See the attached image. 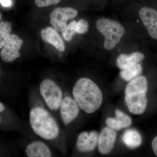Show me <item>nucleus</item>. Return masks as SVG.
I'll return each instance as SVG.
<instances>
[{"label": "nucleus", "instance_id": "obj_21", "mask_svg": "<svg viewBox=\"0 0 157 157\" xmlns=\"http://www.w3.org/2000/svg\"><path fill=\"white\" fill-rule=\"evenodd\" d=\"M77 33L83 34L87 33L89 30L88 23L85 20L82 19L76 22Z\"/></svg>", "mask_w": 157, "mask_h": 157}, {"label": "nucleus", "instance_id": "obj_2", "mask_svg": "<svg viewBox=\"0 0 157 157\" xmlns=\"http://www.w3.org/2000/svg\"><path fill=\"white\" fill-rule=\"evenodd\" d=\"M30 123L34 132L46 140L56 139L59 134V128L54 118L44 108L36 107L31 109Z\"/></svg>", "mask_w": 157, "mask_h": 157}, {"label": "nucleus", "instance_id": "obj_10", "mask_svg": "<svg viewBox=\"0 0 157 157\" xmlns=\"http://www.w3.org/2000/svg\"><path fill=\"white\" fill-rule=\"evenodd\" d=\"M117 133L110 128H104L101 131L98 140V150L102 155H107L112 150L116 140Z\"/></svg>", "mask_w": 157, "mask_h": 157}, {"label": "nucleus", "instance_id": "obj_1", "mask_svg": "<svg viewBox=\"0 0 157 157\" xmlns=\"http://www.w3.org/2000/svg\"><path fill=\"white\" fill-rule=\"evenodd\" d=\"M73 94L79 108L87 113L97 111L103 102V94L100 88L88 78H81L77 80Z\"/></svg>", "mask_w": 157, "mask_h": 157}, {"label": "nucleus", "instance_id": "obj_24", "mask_svg": "<svg viewBox=\"0 0 157 157\" xmlns=\"http://www.w3.org/2000/svg\"><path fill=\"white\" fill-rule=\"evenodd\" d=\"M0 3L5 7H9L11 5V0H0Z\"/></svg>", "mask_w": 157, "mask_h": 157}, {"label": "nucleus", "instance_id": "obj_9", "mask_svg": "<svg viewBox=\"0 0 157 157\" xmlns=\"http://www.w3.org/2000/svg\"><path fill=\"white\" fill-rule=\"evenodd\" d=\"M139 15L150 36L157 39V11L144 7L140 9Z\"/></svg>", "mask_w": 157, "mask_h": 157}, {"label": "nucleus", "instance_id": "obj_7", "mask_svg": "<svg viewBox=\"0 0 157 157\" xmlns=\"http://www.w3.org/2000/svg\"><path fill=\"white\" fill-rule=\"evenodd\" d=\"M125 101L129 111L135 115H140L145 111L147 106L146 93H137L126 95Z\"/></svg>", "mask_w": 157, "mask_h": 157}, {"label": "nucleus", "instance_id": "obj_8", "mask_svg": "<svg viewBox=\"0 0 157 157\" xmlns=\"http://www.w3.org/2000/svg\"><path fill=\"white\" fill-rule=\"evenodd\" d=\"M60 108L61 116L65 126L73 122L79 113V106L75 99L71 97H66L62 100Z\"/></svg>", "mask_w": 157, "mask_h": 157}, {"label": "nucleus", "instance_id": "obj_15", "mask_svg": "<svg viewBox=\"0 0 157 157\" xmlns=\"http://www.w3.org/2000/svg\"><path fill=\"white\" fill-rule=\"evenodd\" d=\"M144 59V55L140 52H135L130 55L121 54L117 59L116 65L118 67L124 70L139 63Z\"/></svg>", "mask_w": 157, "mask_h": 157}, {"label": "nucleus", "instance_id": "obj_13", "mask_svg": "<svg viewBox=\"0 0 157 157\" xmlns=\"http://www.w3.org/2000/svg\"><path fill=\"white\" fill-rule=\"evenodd\" d=\"M115 117H108L106 121V123L109 128L115 131H120L131 125L132 120L128 115L119 109L115 111Z\"/></svg>", "mask_w": 157, "mask_h": 157}, {"label": "nucleus", "instance_id": "obj_11", "mask_svg": "<svg viewBox=\"0 0 157 157\" xmlns=\"http://www.w3.org/2000/svg\"><path fill=\"white\" fill-rule=\"evenodd\" d=\"M99 135L96 131L90 133L81 132L77 138L76 147L78 151L81 152H88L93 151L98 145Z\"/></svg>", "mask_w": 157, "mask_h": 157}, {"label": "nucleus", "instance_id": "obj_26", "mask_svg": "<svg viewBox=\"0 0 157 157\" xmlns=\"http://www.w3.org/2000/svg\"><path fill=\"white\" fill-rule=\"evenodd\" d=\"M0 75H1V71H0Z\"/></svg>", "mask_w": 157, "mask_h": 157}, {"label": "nucleus", "instance_id": "obj_23", "mask_svg": "<svg viewBox=\"0 0 157 157\" xmlns=\"http://www.w3.org/2000/svg\"><path fill=\"white\" fill-rule=\"evenodd\" d=\"M152 147L155 155L157 156V136L155 137L152 140Z\"/></svg>", "mask_w": 157, "mask_h": 157}, {"label": "nucleus", "instance_id": "obj_22", "mask_svg": "<svg viewBox=\"0 0 157 157\" xmlns=\"http://www.w3.org/2000/svg\"><path fill=\"white\" fill-rule=\"evenodd\" d=\"M61 1V0H35V2L38 7L43 8L56 5L59 3Z\"/></svg>", "mask_w": 157, "mask_h": 157}, {"label": "nucleus", "instance_id": "obj_14", "mask_svg": "<svg viewBox=\"0 0 157 157\" xmlns=\"http://www.w3.org/2000/svg\"><path fill=\"white\" fill-rule=\"evenodd\" d=\"M26 154L29 157H50L52 153L50 149L42 141H35L26 146Z\"/></svg>", "mask_w": 157, "mask_h": 157}, {"label": "nucleus", "instance_id": "obj_20", "mask_svg": "<svg viewBox=\"0 0 157 157\" xmlns=\"http://www.w3.org/2000/svg\"><path fill=\"white\" fill-rule=\"evenodd\" d=\"M76 21H73L69 24L67 29L63 32V36L64 39L67 42H70L72 40L73 36L76 32Z\"/></svg>", "mask_w": 157, "mask_h": 157}, {"label": "nucleus", "instance_id": "obj_17", "mask_svg": "<svg viewBox=\"0 0 157 157\" xmlns=\"http://www.w3.org/2000/svg\"><path fill=\"white\" fill-rule=\"evenodd\" d=\"M123 142L129 148H136L142 143V137L140 133L134 129H128L123 135Z\"/></svg>", "mask_w": 157, "mask_h": 157}, {"label": "nucleus", "instance_id": "obj_3", "mask_svg": "<svg viewBox=\"0 0 157 157\" xmlns=\"http://www.w3.org/2000/svg\"><path fill=\"white\" fill-rule=\"evenodd\" d=\"M96 26L105 37L104 47L108 50H112L120 42L125 33V29L121 23L106 18L98 19Z\"/></svg>", "mask_w": 157, "mask_h": 157}, {"label": "nucleus", "instance_id": "obj_18", "mask_svg": "<svg viewBox=\"0 0 157 157\" xmlns=\"http://www.w3.org/2000/svg\"><path fill=\"white\" fill-rule=\"evenodd\" d=\"M143 68L138 63L127 69L122 70L120 73L121 77L127 81H130L140 76L142 73Z\"/></svg>", "mask_w": 157, "mask_h": 157}, {"label": "nucleus", "instance_id": "obj_19", "mask_svg": "<svg viewBox=\"0 0 157 157\" xmlns=\"http://www.w3.org/2000/svg\"><path fill=\"white\" fill-rule=\"evenodd\" d=\"M12 25L8 21L0 23V49L2 48L7 39L11 35Z\"/></svg>", "mask_w": 157, "mask_h": 157}, {"label": "nucleus", "instance_id": "obj_25", "mask_svg": "<svg viewBox=\"0 0 157 157\" xmlns=\"http://www.w3.org/2000/svg\"><path fill=\"white\" fill-rule=\"evenodd\" d=\"M4 109H5V106L4 104L0 102V113H2L4 111ZM1 122V117L0 116V123Z\"/></svg>", "mask_w": 157, "mask_h": 157}, {"label": "nucleus", "instance_id": "obj_5", "mask_svg": "<svg viewBox=\"0 0 157 157\" xmlns=\"http://www.w3.org/2000/svg\"><path fill=\"white\" fill-rule=\"evenodd\" d=\"M78 11L70 7L57 8L50 14V23L58 32H63L67 27L68 21L77 16Z\"/></svg>", "mask_w": 157, "mask_h": 157}, {"label": "nucleus", "instance_id": "obj_4", "mask_svg": "<svg viewBox=\"0 0 157 157\" xmlns=\"http://www.w3.org/2000/svg\"><path fill=\"white\" fill-rule=\"evenodd\" d=\"M40 92L48 108L56 111L60 108L63 98L61 89L50 79H46L41 82Z\"/></svg>", "mask_w": 157, "mask_h": 157}, {"label": "nucleus", "instance_id": "obj_12", "mask_svg": "<svg viewBox=\"0 0 157 157\" xmlns=\"http://www.w3.org/2000/svg\"><path fill=\"white\" fill-rule=\"evenodd\" d=\"M41 37L45 42L53 46L57 50L63 52L66 46L58 32L52 27H48L41 31Z\"/></svg>", "mask_w": 157, "mask_h": 157}, {"label": "nucleus", "instance_id": "obj_6", "mask_svg": "<svg viewBox=\"0 0 157 157\" xmlns=\"http://www.w3.org/2000/svg\"><path fill=\"white\" fill-rule=\"evenodd\" d=\"M23 43V40L17 35L11 34L1 50L2 59L6 63H10L20 57L19 51Z\"/></svg>", "mask_w": 157, "mask_h": 157}, {"label": "nucleus", "instance_id": "obj_16", "mask_svg": "<svg viewBox=\"0 0 157 157\" xmlns=\"http://www.w3.org/2000/svg\"><path fill=\"white\" fill-rule=\"evenodd\" d=\"M148 88L147 80L144 76H139L132 79L127 85L125 94L137 93H147Z\"/></svg>", "mask_w": 157, "mask_h": 157}]
</instances>
